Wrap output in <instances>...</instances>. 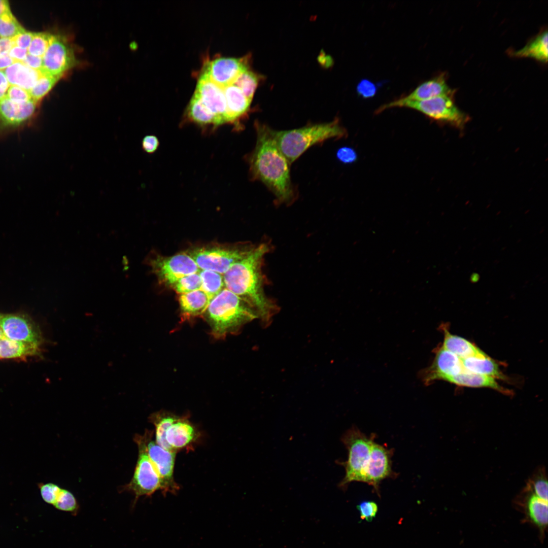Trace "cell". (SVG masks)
<instances>
[{
  "label": "cell",
  "instance_id": "obj_1",
  "mask_svg": "<svg viewBox=\"0 0 548 548\" xmlns=\"http://www.w3.org/2000/svg\"><path fill=\"white\" fill-rule=\"evenodd\" d=\"M254 126L257 140L248 157L251 178L263 183L274 195L276 203H292L296 194L291 181L290 163L277 147L270 127L258 121Z\"/></svg>",
  "mask_w": 548,
  "mask_h": 548
},
{
  "label": "cell",
  "instance_id": "obj_2",
  "mask_svg": "<svg viewBox=\"0 0 548 548\" xmlns=\"http://www.w3.org/2000/svg\"><path fill=\"white\" fill-rule=\"evenodd\" d=\"M270 249L267 243L255 246L223 275L226 288L248 303L264 323H268L278 310L264 290L262 264L264 257Z\"/></svg>",
  "mask_w": 548,
  "mask_h": 548
},
{
  "label": "cell",
  "instance_id": "obj_3",
  "mask_svg": "<svg viewBox=\"0 0 548 548\" xmlns=\"http://www.w3.org/2000/svg\"><path fill=\"white\" fill-rule=\"evenodd\" d=\"M204 315L211 334L217 339L235 333L258 317L248 303L226 288L211 300Z\"/></svg>",
  "mask_w": 548,
  "mask_h": 548
},
{
  "label": "cell",
  "instance_id": "obj_4",
  "mask_svg": "<svg viewBox=\"0 0 548 548\" xmlns=\"http://www.w3.org/2000/svg\"><path fill=\"white\" fill-rule=\"evenodd\" d=\"M270 133L280 151L291 164L307 149L331 139H341L347 134L339 120L322 123L309 124L287 130H275Z\"/></svg>",
  "mask_w": 548,
  "mask_h": 548
},
{
  "label": "cell",
  "instance_id": "obj_5",
  "mask_svg": "<svg viewBox=\"0 0 548 548\" xmlns=\"http://www.w3.org/2000/svg\"><path fill=\"white\" fill-rule=\"evenodd\" d=\"M453 95H441L421 101H403L399 98L382 105L376 112L380 113L391 108H408L434 120L462 127L467 122L468 117L455 105Z\"/></svg>",
  "mask_w": 548,
  "mask_h": 548
},
{
  "label": "cell",
  "instance_id": "obj_6",
  "mask_svg": "<svg viewBox=\"0 0 548 548\" xmlns=\"http://www.w3.org/2000/svg\"><path fill=\"white\" fill-rule=\"evenodd\" d=\"M374 435L367 436L357 427H352L342 436L341 440L348 451V458L339 462L345 469V475L339 487L345 489L352 482L362 481L363 470L374 441Z\"/></svg>",
  "mask_w": 548,
  "mask_h": 548
},
{
  "label": "cell",
  "instance_id": "obj_7",
  "mask_svg": "<svg viewBox=\"0 0 548 548\" xmlns=\"http://www.w3.org/2000/svg\"><path fill=\"white\" fill-rule=\"evenodd\" d=\"M146 439V432L134 437L139 450L138 461L131 480L124 487L135 496L134 504L141 496H150L156 491H161L160 479L147 452Z\"/></svg>",
  "mask_w": 548,
  "mask_h": 548
},
{
  "label": "cell",
  "instance_id": "obj_8",
  "mask_svg": "<svg viewBox=\"0 0 548 548\" xmlns=\"http://www.w3.org/2000/svg\"><path fill=\"white\" fill-rule=\"evenodd\" d=\"M255 247L226 248L202 247L186 253L200 269L211 270L223 275L235 262L247 255Z\"/></svg>",
  "mask_w": 548,
  "mask_h": 548
},
{
  "label": "cell",
  "instance_id": "obj_9",
  "mask_svg": "<svg viewBox=\"0 0 548 548\" xmlns=\"http://www.w3.org/2000/svg\"><path fill=\"white\" fill-rule=\"evenodd\" d=\"M147 261L159 280L170 286L180 278L200 270L186 252L169 257L157 256Z\"/></svg>",
  "mask_w": 548,
  "mask_h": 548
},
{
  "label": "cell",
  "instance_id": "obj_10",
  "mask_svg": "<svg viewBox=\"0 0 548 548\" xmlns=\"http://www.w3.org/2000/svg\"><path fill=\"white\" fill-rule=\"evenodd\" d=\"M146 446L149 458L160 479L161 491L165 495L175 494L180 489L175 481L174 471L176 451L164 449L152 439L153 432L147 430Z\"/></svg>",
  "mask_w": 548,
  "mask_h": 548
},
{
  "label": "cell",
  "instance_id": "obj_11",
  "mask_svg": "<svg viewBox=\"0 0 548 548\" xmlns=\"http://www.w3.org/2000/svg\"><path fill=\"white\" fill-rule=\"evenodd\" d=\"M77 63L74 50L66 40L61 36L53 35L43 57L42 72L60 78Z\"/></svg>",
  "mask_w": 548,
  "mask_h": 548
},
{
  "label": "cell",
  "instance_id": "obj_12",
  "mask_svg": "<svg viewBox=\"0 0 548 548\" xmlns=\"http://www.w3.org/2000/svg\"><path fill=\"white\" fill-rule=\"evenodd\" d=\"M0 326L4 336L10 339L40 346L44 342L40 328L25 314H1Z\"/></svg>",
  "mask_w": 548,
  "mask_h": 548
},
{
  "label": "cell",
  "instance_id": "obj_13",
  "mask_svg": "<svg viewBox=\"0 0 548 548\" xmlns=\"http://www.w3.org/2000/svg\"><path fill=\"white\" fill-rule=\"evenodd\" d=\"M393 453V450L374 442L363 470L362 482L372 486L379 496L382 481L394 476L391 466Z\"/></svg>",
  "mask_w": 548,
  "mask_h": 548
},
{
  "label": "cell",
  "instance_id": "obj_14",
  "mask_svg": "<svg viewBox=\"0 0 548 548\" xmlns=\"http://www.w3.org/2000/svg\"><path fill=\"white\" fill-rule=\"evenodd\" d=\"M38 103L32 99L21 104L7 97L0 102V136L19 129L34 117Z\"/></svg>",
  "mask_w": 548,
  "mask_h": 548
},
{
  "label": "cell",
  "instance_id": "obj_15",
  "mask_svg": "<svg viewBox=\"0 0 548 548\" xmlns=\"http://www.w3.org/2000/svg\"><path fill=\"white\" fill-rule=\"evenodd\" d=\"M195 93L215 117L218 126L228 123L227 104L223 87L214 82L203 70L198 78Z\"/></svg>",
  "mask_w": 548,
  "mask_h": 548
},
{
  "label": "cell",
  "instance_id": "obj_16",
  "mask_svg": "<svg viewBox=\"0 0 548 548\" xmlns=\"http://www.w3.org/2000/svg\"><path fill=\"white\" fill-rule=\"evenodd\" d=\"M249 58L248 55L238 58L219 57L208 61L203 71L214 82L224 87L233 84L241 73L249 69Z\"/></svg>",
  "mask_w": 548,
  "mask_h": 548
},
{
  "label": "cell",
  "instance_id": "obj_17",
  "mask_svg": "<svg viewBox=\"0 0 548 548\" xmlns=\"http://www.w3.org/2000/svg\"><path fill=\"white\" fill-rule=\"evenodd\" d=\"M461 359L443 348H438L431 365L422 373L423 381L426 385L436 380H446L464 370Z\"/></svg>",
  "mask_w": 548,
  "mask_h": 548
},
{
  "label": "cell",
  "instance_id": "obj_18",
  "mask_svg": "<svg viewBox=\"0 0 548 548\" xmlns=\"http://www.w3.org/2000/svg\"><path fill=\"white\" fill-rule=\"evenodd\" d=\"M199 432L186 417H180L167 429L165 439L173 451L190 448L199 438Z\"/></svg>",
  "mask_w": 548,
  "mask_h": 548
},
{
  "label": "cell",
  "instance_id": "obj_19",
  "mask_svg": "<svg viewBox=\"0 0 548 548\" xmlns=\"http://www.w3.org/2000/svg\"><path fill=\"white\" fill-rule=\"evenodd\" d=\"M454 93V90L447 84L446 74L441 73L422 83L409 94L399 99L403 101H421Z\"/></svg>",
  "mask_w": 548,
  "mask_h": 548
},
{
  "label": "cell",
  "instance_id": "obj_20",
  "mask_svg": "<svg viewBox=\"0 0 548 548\" xmlns=\"http://www.w3.org/2000/svg\"><path fill=\"white\" fill-rule=\"evenodd\" d=\"M223 89L227 104L228 123L239 127L240 121L247 115L252 100L234 84H230Z\"/></svg>",
  "mask_w": 548,
  "mask_h": 548
},
{
  "label": "cell",
  "instance_id": "obj_21",
  "mask_svg": "<svg viewBox=\"0 0 548 548\" xmlns=\"http://www.w3.org/2000/svg\"><path fill=\"white\" fill-rule=\"evenodd\" d=\"M4 72L10 85L18 86L28 92L43 73L42 71L33 70L19 61L15 62Z\"/></svg>",
  "mask_w": 548,
  "mask_h": 548
},
{
  "label": "cell",
  "instance_id": "obj_22",
  "mask_svg": "<svg viewBox=\"0 0 548 548\" xmlns=\"http://www.w3.org/2000/svg\"><path fill=\"white\" fill-rule=\"evenodd\" d=\"M178 300L184 319L204 314L211 301L208 295L200 289L180 294Z\"/></svg>",
  "mask_w": 548,
  "mask_h": 548
},
{
  "label": "cell",
  "instance_id": "obj_23",
  "mask_svg": "<svg viewBox=\"0 0 548 548\" xmlns=\"http://www.w3.org/2000/svg\"><path fill=\"white\" fill-rule=\"evenodd\" d=\"M41 346L15 341L3 336L0 338V359H25L41 355Z\"/></svg>",
  "mask_w": 548,
  "mask_h": 548
},
{
  "label": "cell",
  "instance_id": "obj_24",
  "mask_svg": "<svg viewBox=\"0 0 548 548\" xmlns=\"http://www.w3.org/2000/svg\"><path fill=\"white\" fill-rule=\"evenodd\" d=\"M442 329L444 334L442 347L460 359L486 354L470 341L450 333L446 327H442Z\"/></svg>",
  "mask_w": 548,
  "mask_h": 548
},
{
  "label": "cell",
  "instance_id": "obj_25",
  "mask_svg": "<svg viewBox=\"0 0 548 548\" xmlns=\"http://www.w3.org/2000/svg\"><path fill=\"white\" fill-rule=\"evenodd\" d=\"M461 361L464 369L469 372L495 379H506L498 363L487 354L462 359Z\"/></svg>",
  "mask_w": 548,
  "mask_h": 548
},
{
  "label": "cell",
  "instance_id": "obj_26",
  "mask_svg": "<svg viewBox=\"0 0 548 548\" xmlns=\"http://www.w3.org/2000/svg\"><path fill=\"white\" fill-rule=\"evenodd\" d=\"M527 520L536 526L542 536L547 526V501L536 496L532 492L525 505Z\"/></svg>",
  "mask_w": 548,
  "mask_h": 548
},
{
  "label": "cell",
  "instance_id": "obj_27",
  "mask_svg": "<svg viewBox=\"0 0 548 548\" xmlns=\"http://www.w3.org/2000/svg\"><path fill=\"white\" fill-rule=\"evenodd\" d=\"M496 380L492 377L464 370L459 374L448 379L446 382L459 386L491 388L500 392L508 394V390L500 386Z\"/></svg>",
  "mask_w": 548,
  "mask_h": 548
},
{
  "label": "cell",
  "instance_id": "obj_28",
  "mask_svg": "<svg viewBox=\"0 0 548 548\" xmlns=\"http://www.w3.org/2000/svg\"><path fill=\"white\" fill-rule=\"evenodd\" d=\"M511 54L519 57H530L542 62L547 61V31L545 29L530 41L523 48L512 51Z\"/></svg>",
  "mask_w": 548,
  "mask_h": 548
},
{
  "label": "cell",
  "instance_id": "obj_29",
  "mask_svg": "<svg viewBox=\"0 0 548 548\" xmlns=\"http://www.w3.org/2000/svg\"><path fill=\"white\" fill-rule=\"evenodd\" d=\"M188 119L199 126H218L215 117L209 111L194 92L187 109Z\"/></svg>",
  "mask_w": 548,
  "mask_h": 548
},
{
  "label": "cell",
  "instance_id": "obj_30",
  "mask_svg": "<svg viewBox=\"0 0 548 548\" xmlns=\"http://www.w3.org/2000/svg\"><path fill=\"white\" fill-rule=\"evenodd\" d=\"M179 416L169 412L160 411L150 416V419L155 428V442L164 449L173 451L165 439L167 428Z\"/></svg>",
  "mask_w": 548,
  "mask_h": 548
},
{
  "label": "cell",
  "instance_id": "obj_31",
  "mask_svg": "<svg viewBox=\"0 0 548 548\" xmlns=\"http://www.w3.org/2000/svg\"><path fill=\"white\" fill-rule=\"evenodd\" d=\"M198 273L201 280L200 290L203 291L211 300L218 295L225 286L223 275L216 272L200 269Z\"/></svg>",
  "mask_w": 548,
  "mask_h": 548
},
{
  "label": "cell",
  "instance_id": "obj_32",
  "mask_svg": "<svg viewBox=\"0 0 548 548\" xmlns=\"http://www.w3.org/2000/svg\"><path fill=\"white\" fill-rule=\"evenodd\" d=\"M261 78L260 75L248 69L238 76L233 84L237 86L244 95L252 100Z\"/></svg>",
  "mask_w": 548,
  "mask_h": 548
},
{
  "label": "cell",
  "instance_id": "obj_33",
  "mask_svg": "<svg viewBox=\"0 0 548 548\" xmlns=\"http://www.w3.org/2000/svg\"><path fill=\"white\" fill-rule=\"evenodd\" d=\"M59 79L43 73L36 84L29 91L31 99L38 103L50 91Z\"/></svg>",
  "mask_w": 548,
  "mask_h": 548
},
{
  "label": "cell",
  "instance_id": "obj_34",
  "mask_svg": "<svg viewBox=\"0 0 548 548\" xmlns=\"http://www.w3.org/2000/svg\"><path fill=\"white\" fill-rule=\"evenodd\" d=\"M25 30L11 11L0 16V37L12 38Z\"/></svg>",
  "mask_w": 548,
  "mask_h": 548
},
{
  "label": "cell",
  "instance_id": "obj_35",
  "mask_svg": "<svg viewBox=\"0 0 548 548\" xmlns=\"http://www.w3.org/2000/svg\"><path fill=\"white\" fill-rule=\"evenodd\" d=\"M170 286L179 294L188 293L200 290L201 280L197 272L180 278Z\"/></svg>",
  "mask_w": 548,
  "mask_h": 548
},
{
  "label": "cell",
  "instance_id": "obj_36",
  "mask_svg": "<svg viewBox=\"0 0 548 548\" xmlns=\"http://www.w3.org/2000/svg\"><path fill=\"white\" fill-rule=\"evenodd\" d=\"M53 35L48 32H33L31 42L27 49L30 55L43 57L46 53Z\"/></svg>",
  "mask_w": 548,
  "mask_h": 548
},
{
  "label": "cell",
  "instance_id": "obj_37",
  "mask_svg": "<svg viewBox=\"0 0 548 548\" xmlns=\"http://www.w3.org/2000/svg\"><path fill=\"white\" fill-rule=\"evenodd\" d=\"M54 506L57 509L71 512L75 516L79 505L75 496L69 491L61 489Z\"/></svg>",
  "mask_w": 548,
  "mask_h": 548
},
{
  "label": "cell",
  "instance_id": "obj_38",
  "mask_svg": "<svg viewBox=\"0 0 548 548\" xmlns=\"http://www.w3.org/2000/svg\"><path fill=\"white\" fill-rule=\"evenodd\" d=\"M39 488L41 495L44 501L54 505L61 488L53 483L41 484Z\"/></svg>",
  "mask_w": 548,
  "mask_h": 548
},
{
  "label": "cell",
  "instance_id": "obj_39",
  "mask_svg": "<svg viewBox=\"0 0 548 548\" xmlns=\"http://www.w3.org/2000/svg\"><path fill=\"white\" fill-rule=\"evenodd\" d=\"M357 508L360 513L361 520H365L369 522L373 519L378 511L377 504L372 501H362L357 505Z\"/></svg>",
  "mask_w": 548,
  "mask_h": 548
},
{
  "label": "cell",
  "instance_id": "obj_40",
  "mask_svg": "<svg viewBox=\"0 0 548 548\" xmlns=\"http://www.w3.org/2000/svg\"><path fill=\"white\" fill-rule=\"evenodd\" d=\"M6 97L18 104L23 103L31 99L28 91L15 85L10 86Z\"/></svg>",
  "mask_w": 548,
  "mask_h": 548
},
{
  "label": "cell",
  "instance_id": "obj_41",
  "mask_svg": "<svg viewBox=\"0 0 548 548\" xmlns=\"http://www.w3.org/2000/svg\"><path fill=\"white\" fill-rule=\"evenodd\" d=\"M376 86L371 81L363 79L357 86V93L364 98L372 97L376 93Z\"/></svg>",
  "mask_w": 548,
  "mask_h": 548
},
{
  "label": "cell",
  "instance_id": "obj_42",
  "mask_svg": "<svg viewBox=\"0 0 548 548\" xmlns=\"http://www.w3.org/2000/svg\"><path fill=\"white\" fill-rule=\"evenodd\" d=\"M532 493L540 499L547 501V482L543 476L537 477L532 483Z\"/></svg>",
  "mask_w": 548,
  "mask_h": 548
},
{
  "label": "cell",
  "instance_id": "obj_43",
  "mask_svg": "<svg viewBox=\"0 0 548 548\" xmlns=\"http://www.w3.org/2000/svg\"><path fill=\"white\" fill-rule=\"evenodd\" d=\"M33 32L26 30L11 38L14 46L27 49L33 38Z\"/></svg>",
  "mask_w": 548,
  "mask_h": 548
},
{
  "label": "cell",
  "instance_id": "obj_44",
  "mask_svg": "<svg viewBox=\"0 0 548 548\" xmlns=\"http://www.w3.org/2000/svg\"><path fill=\"white\" fill-rule=\"evenodd\" d=\"M336 157L342 163H351L357 160V154L356 151L352 148L343 147L337 150Z\"/></svg>",
  "mask_w": 548,
  "mask_h": 548
},
{
  "label": "cell",
  "instance_id": "obj_45",
  "mask_svg": "<svg viewBox=\"0 0 548 548\" xmlns=\"http://www.w3.org/2000/svg\"><path fill=\"white\" fill-rule=\"evenodd\" d=\"M142 145V149L145 152L151 154L157 150L159 142L155 135H147L143 139Z\"/></svg>",
  "mask_w": 548,
  "mask_h": 548
},
{
  "label": "cell",
  "instance_id": "obj_46",
  "mask_svg": "<svg viewBox=\"0 0 548 548\" xmlns=\"http://www.w3.org/2000/svg\"><path fill=\"white\" fill-rule=\"evenodd\" d=\"M27 66L36 70L42 71L43 67V57L36 56L28 53L22 61Z\"/></svg>",
  "mask_w": 548,
  "mask_h": 548
},
{
  "label": "cell",
  "instance_id": "obj_47",
  "mask_svg": "<svg viewBox=\"0 0 548 548\" xmlns=\"http://www.w3.org/2000/svg\"><path fill=\"white\" fill-rule=\"evenodd\" d=\"M27 49L14 46L9 51L8 55L15 61L22 62L27 54Z\"/></svg>",
  "mask_w": 548,
  "mask_h": 548
},
{
  "label": "cell",
  "instance_id": "obj_48",
  "mask_svg": "<svg viewBox=\"0 0 548 548\" xmlns=\"http://www.w3.org/2000/svg\"><path fill=\"white\" fill-rule=\"evenodd\" d=\"M9 85L4 71L0 70V102L6 97Z\"/></svg>",
  "mask_w": 548,
  "mask_h": 548
},
{
  "label": "cell",
  "instance_id": "obj_49",
  "mask_svg": "<svg viewBox=\"0 0 548 548\" xmlns=\"http://www.w3.org/2000/svg\"><path fill=\"white\" fill-rule=\"evenodd\" d=\"M13 47L14 44L11 38L0 37V56L8 55Z\"/></svg>",
  "mask_w": 548,
  "mask_h": 548
},
{
  "label": "cell",
  "instance_id": "obj_50",
  "mask_svg": "<svg viewBox=\"0 0 548 548\" xmlns=\"http://www.w3.org/2000/svg\"><path fill=\"white\" fill-rule=\"evenodd\" d=\"M16 62L8 54L0 56V70H5Z\"/></svg>",
  "mask_w": 548,
  "mask_h": 548
},
{
  "label": "cell",
  "instance_id": "obj_51",
  "mask_svg": "<svg viewBox=\"0 0 548 548\" xmlns=\"http://www.w3.org/2000/svg\"><path fill=\"white\" fill-rule=\"evenodd\" d=\"M10 11L9 2L6 0H0V16Z\"/></svg>",
  "mask_w": 548,
  "mask_h": 548
},
{
  "label": "cell",
  "instance_id": "obj_52",
  "mask_svg": "<svg viewBox=\"0 0 548 548\" xmlns=\"http://www.w3.org/2000/svg\"><path fill=\"white\" fill-rule=\"evenodd\" d=\"M3 336H4V334H3V331H2V329L1 328V326H0V338H2Z\"/></svg>",
  "mask_w": 548,
  "mask_h": 548
}]
</instances>
